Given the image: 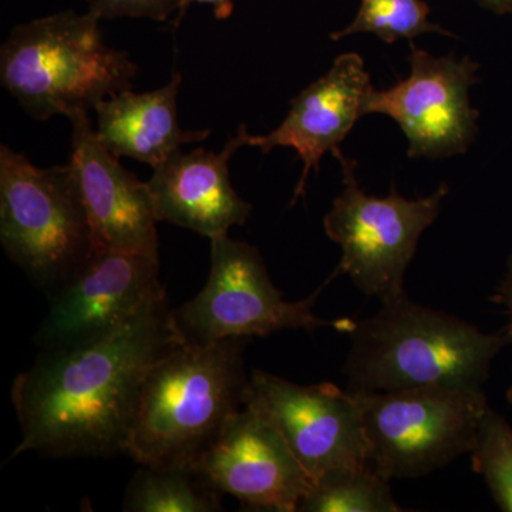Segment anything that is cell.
<instances>
[{
	"instance_id": "1",
	"label": "cell",
	"mask_w": 512,
	"mask_h": 512,
	"mask_svg": "<svg viewBox=\"0 0 512 512\" xmlns=\"http://www.w3.org/2000/svg\"><path fill=\"white\" fill-rule=\"evenodd\" d=\"M184 342L164 296L106 335L43 349L13 383L22 430L13 457L28 451L53 458L127 453L148 375Z\"/></svg>"
},
{
	"instance_id": "2",
	"label": "cell",
	"mask_w": 512,
	"mask_h": 512,
	"mask_svg": "<svg viewBox=\"0 0 512 512\" xmlns=\"http://www.w3.org/2000/svg\"><path fill=\"white\" fill-rule=\"evenodd\" d=\"M249 338L184 342L148 375L127 454L151 467L192 468L245 406Z\"/></svg>"
},
{
	"instance_id": "3",
	"label": "cell",
	"mask_w": 512,
	"mask_h": 512,
	"mask_svg": "<svg viewBox=\"0 0 512 512\" xmlns=\"http://www.w3.org/2000/svg\"><path fill=\"white\" fill-rule=\"evenodd\" d=\"M343 375L352 393L394 392L430 384L483 386L512 336L487 335L466 320L413 302L407 293L357 320Z\"/></svg>"
},
{
	"instance_id": "4",
	"label": "cell",
	"mask_w": 512,
	"mask_h": 512,
	"mask_svg": "<svg viewBox=\"0 0 512 512\" xmlns=\"http://www.w3.org/2000/svg\"><path fill=\"white\" fill-rule=\"evenodd\" d=\"M92 12H62L16 26L0 52L2 86L35 119L96 109L131 89L137 66L104 45Z\"/></svg>"
},
{
	"instance_id": "5",
	"label": "cell",
	"mask_w": 512,
	"mask_h": 512,
	"mask_svg": "<svg viewBox=\"0 0 512 512\" xmlns=\"http://www.w3.org/2000/svg\"><path fill=\"white\" fill-rule=\"evenodd\" d=\"M0 241L45 291L55 293L89 259V222L70 165L39 168L0 147Z\"/></svg>"
},
{
	"instance_id": "6",
	"label": "cell",
	"mask_w": 512,
	"mask_h": 512,
	"mask_svg": "<svg viewBox=\"0 0 512 512\" xmlns=\"http://www.w3.org/2000/svg\"><path fill=\"white\" fill-rule=\"evenodd\" d=\"M353 394L362 413L369 466L389 481L426 476L471 453L490 407L483 386L430 384Z\"/></svg>"
},
{
	"instance_id": "7",
	"label": "cell",
	"mask_w": 512,
	"mask_h": 512,
	"mask_svg": "<svg viewBox=\"0 0 512 512\" xmlns=\"http://www.w3.org/2000/svg\"><path fill=\"white\" fill-rule=\"evenodd\" d=\"M342 165V194L323 220L326 235L342 248L335 274L350 276L366 295L382 302L404 295V276L421 234L437 220L447 184L429 197L407 200L392 187L387 197L367 195L356 177V163L333 153Z\"/></svg>"
},
{
	"instance_id": "8",
	"label": "cell",
	"mask_w": 512,
	"mask_h": 512,
	"mask_svg": "<svg viewBox=\"0 0 512 512\" xmlns=\"http://www.w3.org/2000/svg\"><path fill=\"white\" fill-rule=\"evenodd\" d=\"M335 272L329 281L335 278ZM325 282L303 301H285L272 284L264 259L247 242L228 234L211 239V269L202 291L174 311L178 328L191 343H211L229 338L269 336L285 329L309 332L332 328L352 333L356 320H323L313 313Z\"/></svg>"
},
{
	"instance_id": "9",
	"label": "cell",
	"mask_w": 512,
	"mask_h": 512,
	"mask_svg": "<svg viewBox=\"0 0 512 512\" xmlns=\"http://www.w3.org/2000/svg\"><path fill=\"white\" fill-rule=\"evenodd\" d=\"M409 77L387 90L373 87L367 114L396 121L409 140L410 158H443L466 153L477 136L478 111L471 106L478 64L470 57H436L412 43Z\"/></svg>"
},
{
	"instance_id": "10",
	"label": "cell",
	"mask_w": 512,
	"mask_h": 512,
	"mask_svg": "<svg viewBox=\"0 0 512 512\" xmlns=\"http://www.w3.org/2000/svg\"><path fill=\"white\" fill-rule=\"evenodd\" d=\"M274 424L313 481L336 468L369 466L355 394L336 384L299 386L254 370L245 406Z\"/></svg>"
},
{
	"instance_id": "11",
	"label": "cell",
	"mask_w": 512,
	"mask_h": 512,
	"mask_svg": "<svg viewBox=\"0 0 512 512\" xmlns=\"http://www.w3.org/2000/svg\"><path fill=\"white\" fill-rule=\"evenodd\" d=\"M164 296L158 255L94 252L53 293L37 345L42 350L64 348L99 338Z\"/></svg>"
},
{
	"instance_id": "12",
	"label": "cell",
	"mask_w": 512,
	"mask_h": 512,
	"mask_svg": "<svg viewBox=\"0 0 512 512\" xmlns=\"http://www.w3.org/2000/svg\"><path fill=\"white\" fill-rule=\"evenodd\" d=\"M194 471L256 511L296 512L313 484L274 424L249 407L227 421Z\"/></svg>"
},
{
	"instance_id": "13",
	"label": "cell",
	"mask_w": 512,
	"mask_h": 512,
	"mask_svg": "<svg viewBox=\"0 0 512 512\" xmlns=\"http://www.w3.org/2000/svg\"><path fill=\"white\" fill-rule=\"evenodd\" d=\"M73 126L70 168L79 188L92 252L121 251L158 255L157 212L147 183L138 180L104 147L96 128L80 111Z\"/></svg>"
},
{
	"instance_id": "14",
	"label": "cell",
	"mask_w": 512,
	"mask_h": 512,
	"mask_svg": "<svg viewBox=\"0 0 512 512\" xmlns=\"http://www.w3.org/2000/svg\"><path fill=\"white\" fill-rule=\"evenodd\" d=\"M372 89L362 57L343 53L328 73L292 100L279 127L266 136L249 137L248 146L259 147L264 154L275 147H289L301 157L303 170L292 204L305 195L312 168L318 170L326 153L340 150L356 121L365 117V101Z\"/></svg>"
},
{
	"instance_id": "15",
	"label": "cell",
	"mask_w": 512,
	"mask_h": 512,
	"mask_svg": "<svg viewBox=\"0 0 512 512\" xmlns=\"http://www.w3.org/2000/svg\"><path fill=\"white\" fill-rule=\"evenodd\" d=\"M247 127H239L220 153L177 151L153 168L147 181L158 221L188 228L202 237L228 234L234 225H244L252 205L242 200L229 180L228 164L241 147L248 146Z\"/></svg>"
},
{
	"instance_id": "16",
	"label": "cell",
	"mask_w": 512,
	"mask_h": 512,
	"mask_svg": "<svg viewBox=\"0 0 512 512\" xmlns=\"http://www.w3.org/2000/svg\"><path fill=\"white\" fill-rule=\"evenodd\" d=\"M181 74L174 73L161 89L147 93L131 90L97 104L96 133L116 157H130L156 168L184 144L198 143L210 130L185 131L178 123L177 100Z\"/></svg>"
},
{
	"instance_id": "17",
	"label": "cell",
	"mask_w": 512,
	"mask_h": 512,
	"mask_svg": "<svg viewBox=\"0 0 512 512\" xmlns=\"http://www.w3.org/2000/svg\"><path fill=\"white\" fill-rule=\"evenodd\" d=\"M220 495L192 468L144 466L128 484L123 510L214 512L221 510Z\"/></svg>"
},
{
	"instance_id": "18",
	"label": "cell",
	"mask_w": 512,
	"mask_h": 512,
	"mask_svg": "<svg viewBox=\"0 0 512 512\" xmlns=\"http://www.w3.org/2000/svg\"><path fill=\"white\" fill-rule=\"evenodd\" d=\"M301 512H399L389 480L370 466L336 468L313 481Z\"/></svg>"
},
{
	"instance_id": "19",
	"label": "cell",
	"mask_w": 512,
	"mask_h": 512,
	"mask_svg": "<svg viewBox=\"0 0 512 512\" xmlns=\"http://www.w3.org/2000/svg\"><path fill=\"white\" fill-rule=\"evenodd\" d=\"M429 15L430 8L423 0H362L355 20L330 37L340 40L356 33H372L383 42L394 43L430 32L453 36L431 23Z\"/></svg>"
},
{
	"instance_id": "20",
	"label": "cell",
	"mask_w": 512,
	"mask_h": 512,
	"mask_svg": "<svg viewBox=\"0 0 512 512\" xmlns=\"http://www.w3.org/2000/svg\"><path fill=\"white\" fill-rule=\"evenodd\" d=\"M471 460L473 470L484 477L498 507L512 512V429L490 407L478 424Z\"/></svg>"
},
{
	"instance_id": "21",
	"label": "cell",
	"mask_w": 512,
	"mask_h": 512,
	"mask_svg": "<svg viewBox=\"0 0 512 512\" xmlns=\"http://www.w3.org/2000/svg\"><path fill=\"white\" fill-rule=\"evenodd\" d=\"M90 12L101 19L148 18L164 22L183 16V0H92Z\"/></svg>"
},
{
	"instance_id": "22",
	"label": "cell",
	"mask_w": 512,
	"mask_h": 512,
	"mask_svg": "<svg viewBox=\"0 0 512 512\" xmlns=\"http://www.w3.org/2000/svg\"><path fill=\"white\" fill-rule=\"evenodd\" d=\"M491 301L503 305L507 309V313L510 315V323L505 329L512 336V255L510 262H508L507 274H505L503 282L498 286L497 292H495ZM507 400L512 404V384L507 390Z\"/></svg>"
},
{
	"instance_id": "23",
	"label": "cell",
	"mask_w": 512,
	"mask_h": 512,
	"mask_svg": "<svg viewBox=\"0 0 512 512\" xmlns=\"http://www.w3.org/2000/svg\"><path fill=\"white\" fill-rule=\"evenodd\" d=\"M191 3H202V5L212 6L218 19L229 18L232 10H234V0H183V16L185 10L190 8Z\"/></svg>"
},
{
	"instance_id": "24",
	"label": "cell",
	"mask_w": 512,
	"mask_h": 512,
	"mask_svg": "<svg viewBox=\"0 0 512 512\" xmlns=\"http://www.w3.org/2000/svg\"><path fill=\"white\" fill-rule=\"evenodd\" d=\"M477 2L484 8L500 13V15L512 13V0H477Z\"/></svg>"
}]
</instances>
